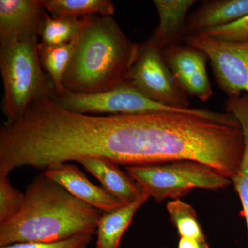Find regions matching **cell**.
Listing matches in <instances>:
<instances>
[{
  "label": "cell",
  "mask_w": 248,
  "mask_h": 248,
  "mask_svg": "<svg viewBox=\"0 0 248 248\" xmlns=\"http://www.w3.org/2000/svg\"><path fill=\"white\" fill-rule=\"evenodd\" d=\"M102 213L72 195L43 172L28 186L22 210L17 216L0 223V247L93 235Z\"/></svg>",
  "instance_id": "cell-1"
},
{
  "label": "cell",
  "mask_w": 248,
  "mask_h": 248,
  "mask_svg": "<svg viewBox=\"0 0 248 248\" xmlns=\"http://www.w3.org/2000/svg\"><path fill=\"white\" fill-rule=\"evenodd\" d=\"M140 48L112 16H89L65 72L63 88L78 94L113 89L128 79Z\"/></svg>",
  "instance_id": "cell-2"
},
{
  "label": "cell",
  "mask_w": 248,
  "mask_h": 248,
  "mask_svg": "<svg viewBox=\"0 0 248 248\" xmlns=\"http://www.w3.org/2000/svg\"><path fill=\"white\" fill-rule=\"evenodd\" d=\"M38 36L0 45V71L4 94L1 109L6 122L19 120L32 103L55 99V89L39 53Z\"/></svg>",
  "instance_id": "cell-3"
},
{
  "label": "cell",
  "mask_w": 248,
  "mask_h": 248,
  "mask_svg": "<svg viewBox=\"0 0 248 248\" xmlns=\"http://www.w3.org/2000/svg\"><path fill=\"white\" fill-rule=\"evenodd\" d=\"M125 170L157 202L180 199L193 189L221 190L232 183L211 166L190 160L125 166Z\"/></svg>",
  "instance_id": "cell-4"
},
{
  "label": "cell",
  "mask_w": 248,
  "mask_h": 248,
  "mask_svg": "<svg viewBox=\"0 0 248 248\" xmlns=\"http://www.w3.org/2000/svg\"><path fill=\"white\" fill-rule=\"evenodd\" d=\"M67 110L91 115H141L160 112H192L197 108H179L155 102L128 81L113 89L93 94L66 92L55 97Z\"/></svg>",
  "instance_id": "cell-5"
},
{
  "label": "cell",
  "mask_w": 248,
  "mask_h": 248,
  "mask_svg": "<svg viewBox=\"0 0 248 248\" xmlns=\"http://www.w3.org/2000/svg\"><path fill=\"white\" fill-rule=\"evenodd\" d=\"M126 81L155 102L179 108H190L188 95L177 84L162 51L151 38L140 45Z\"/></svg>",
  "instance_id": "cell-6"
},
{
  "label": "cell",
  "mask_w": 248,
  "mask_h": 248,
  "mask_svg": "<svg viewBox=\"0 0 248 248\" xmlns=\"http://www.w3.org/2000/svg\"><path fill=\"white\" fill-rule=\"evenodd\" d=\"M186 45L208 56L215 81L228 99L248 96V42H229L203 35H186Z\"/></svg>",
  "instance_id": "cell-7"
},
{
  "label": "cell",
  "mask_w": 248,
  "mask_h": 248,
  "mask_svg": "<svg viewBox=\"0 0 248 248\" xmlns=\"http://www.w3.org/2000/svg\"><path fill=\"white\" fill-rule=\"evenodd\" d=\"M161 51L174 79L187 95L203 102L213 97L207 72L209 60L205 53L190 46L181 45L170 46Z\"/></svg>",
  "instance_id": "cell-8"
},
{
  "label": "cell",
  "mask_w": 248,
  "mask_h": 248,
  "mask_svg": "<svg viewBox=\"0 0 248 248\" xmlns=\"http://www.w3.org/2000/svg\"><path fill=\"white\" fill-rule=\"evenodd\" d=\"M44 172L47 177L60 184L78 200L101 211H112L124 205L102 186L93 184L76 165L71 163L55 164Z\"/></svg>",
  "instance_id": "cell-9"
},
{
  "label": "cell",
  "mask_w": 248,
  "mask_h": 248,
  "mask_svg": "<svg viewBox=\"0 0 248 248\" xmlns=\"http://www.w3.org/2000/svg\"><path fill=\"white\" fill-rule=\"evenodd\" d=\"M45 11L42 0H1L0 45L37 35Z\"/></svg>",
  "instance_id": "cell-10"
},
{
  "label": "cell",
  "mask_w": 248,
  "mask_h": 248,
  "mask_svg": "<svg viewBox=\"0 0 248 248\" xmlns=\"http://www.w3.org/2000/svg\"><path fill=\"white\" fill-rule=\"evenodd\" d=\"M248 15V0H206L188 15L186 35L224 27Z\"/></svg>",
  "instance_id": "cell-11"
},
{
  "label": "cell",
  "mask_w": 248,
  "mask_h": 248,
  "mask_svg": "<svg viewBox=\"0 0 248 248\" xmlns=\"http://www.w3.org/2000/svg\"><path fill=\"white\" fill-rule=\"evenodd\" d=\"M195 0H155L159 22L151 38L161 50L180 45L186 36V22Z\"/></svg>",
  "instance_id": "cell-12"
},
{
  "label": "cell",
  "mask_w": 248,
  "mask_h": 248,
  "mask_svg": "<svg viewBox=\"0 0 248 248\" xmlns=\"http://www.w3.org/2000/svg\"><path fill=\"white\" fill-rule=\"evenodd\" d=\"M100 182L102 187L123 205L132 203L144 193L141 186L112 161L88 158L79 161Z\"/></svg>",
  "instance_id": "cell-13"
},
{
  "label": "cell",
  "mask_w": 248,
  "mask_h": 248,
  "mask_svg": "<svg viewBox=\"0 0 248 248\" xmlns=\"http://www.w3.org/2000/svg\"><path fill=\"white\" fill-rule=\"evenodd\" d=\"M150 196L144 192L132 203L110 212H103L96 231V248H119L122 236L133 217Z\"/></svg>",
  "instance_id": "cell-14"
},
{
  "label": "cell",
  "mask_w": 248,
  "mask_h": 248,
  "mask_svg": "<svg viewBox=\"0 0 248 248\" xmlns=\"http://www.w3.org/2000/svg\"><path fill=\"white\" fill-rule=\"evenodd\" d=\"M89 16L83 18L53 17L46 14L37 35L41 46H58L70 43L79 37L86 27Z\"/></svg>",
  "instance_id": "cell-15"
},
{
  "label": "cell",
  "mask_w": 248,
  "mask_h": 248,
  "mask_svg": "<svg viewBox=\"0 0 248 248\" xmlns=\"http://www.w3.org/2000/svg\"><path fill=\"white\" fill-rule=\"evenodd\" d=\"M78 37L70 43L58 46L46 47L39 45L41 63L53 84L56 94L55 97L66 92L63 86V76L74 53Z\"/></svg>",
  "instance_id": "cell-16"
},
{
  "label": "cell",
  "mask_w": 248,
  "mask_h": 248,
  "mask_svg": "<svg viewBox=\"0 0 248 248\" xmlns=\"http://www.w3.org/2000/svg\"><path fill=\"white\" fill-rule=\"evenodd\" d=\"M53 17L83 18L100 14L112 16L115 6L110 0H42Z\"/></svg>",
  "instance_id": "cell-17"
},
{
  "label": "cell",
  "mask_w": 248,
  "mask_h": 248,
  "mask_svg": "<svg viewBox=\"0 0 248 248\" xmlns=\"http://www.w3.org/2000/svg\"><path fill=\"white\" fill-rule=\"evenodd\" d=\"M166 209L181 237L205 240L195 210L180 199L170 201Z\"/></svg>",
  "instance_id": "cell-18"
},
{
  "label": "cell",
  "mask_w": 248,
  "mask_h": 248,
  "mask_svg": "<svg viewBox=\"0 0 248 248\" xmlns=\"http://www.w3.org/2000/svg\"><path fill=\"white\" fill-rule=\"evenodd\" d=\"M24 194L15 188L9 176L0 174V223L12 219L22 210Z\"/></svg>",
  "instance_id": "cell-19"
},
{
  "label": "cell",
  "mask_w": 248,
  "mask_h": 248,
  "mask_svg": "<svg viewBox=\"0 0 248 248\" xmlns=\"http://www.w3.org/2000/svg\"><path fill=\"white\" fill-rule=\"evenodd\" d=\"M197 35H203L225 42H248V15L231 24L210 29Z\"/></svg>",
  "instance_id": "cell-20"
},
{
  "label": "cell",
  "mask_w": 248,
  "mask_h": 248,
  "mask_svg": "<svg viewBox=\"0 0 248 248\" xmlns=\"http://www.w3.org/2000/svg\"><path fill=\"white\" fill-rule=\"evenodd\" d=\"M93 240L92 234H80L55 242L18 243L0 248H87Z\"/></svg>",
  "instance_id": "cell-21"
},
{
  "label": "cell",
  "mask_w": 248,
  "mask_h": 248,
  "mask_svg": "<svg viewBox=\"0 0 248 248\" xmlns=\"http://www.w3.org/2000/svg\"><path fill=\"white\" fill-rule=\"evenodd\" d=\"M236 192L239 194L241 204L242 214L246 218L248 235V143L246 145L244 160L239 174L232 181Z\"/></svg>",
  "instance_id": "cell-22"
},
{
  "label": "cell",
  "mask_w": 248,
  "mask_h": 248,
  "mask_svg": "<svg viewBox=\"0 0 248 248\" xmlns=\"http://www.w3.org/2000/svg\"><path fill=\"white\" fill-rule=\"evenodd\" d=\"M178 248H210V246L206 239L181 237L178 244Z\"/></svg>",
  "instance_id": "cell-23"
}]
</instances>
